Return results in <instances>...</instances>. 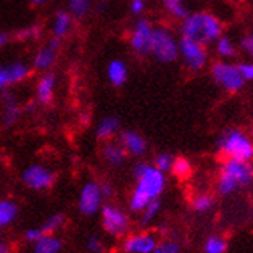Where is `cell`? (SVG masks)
<instances>
[{"instance_id": "d590c367", "label": "cell", "mask_w": 253, "mask_h": 253, "mask_svg": "<svg viewBox=\"0 0 253 253\" xmlns=\"http://www.w3.org/2000/svg\"><path fill=\"white\" fill-rule=\"evenodd\" d=\"M42 236H45V235L41 229H28L27 232H25V239H27L28 243H33V244L39 241Z\"/></svg>"}, {"instance_id": "cb8c5ba5", "label": "cell", "mask_w": 253, "mask_h": 253, "mask_svg": "<svg viewBox=\"0 0 253 253\" xmlns=\"http://www.w3.org/2000/svg\"><path fill=\"white\" fill-rule=\"evenodd\" d=\"M65 224V214L63 213H56L53 216H49L43 225L41 227V230L43 232V235H54L59 229H62V225Z\"/></svg>"}, {"instance_id": "44dd1931", "label": "cell", "mask_w": 253, "mask_h": 253, "mask_svg": "<svg viewBox=\"0 0 253 253\" xmlns=\"http://www.w3.org/2000/svg\"><path fill=\"white\" fill-rule=\"evenodd\" d=\"M71 14L67 11H57L53 19V34L57 39L65 37L71 28Z\"/></svg>"}, {"instance_id": "9a60e30c", "label": "cell", "mask_w": 253, "mask_h": 253, "mask_svg": "<svg viewBox=\"0 0 253 253\" xmlns=\"http://www.w3.org/2000/svg\"><path fill=\"white\" fill-rule=\"evenodd\" d=\"M0 70H2V74H3V79H5L6 86L19 84L23 79H27L28 76H30V71H31V68L27 65V63H23V62L6 63V65L0 67Z\"/></svg>"}, {"instance_id": "83f0119b", "label": "cell", "mask_w": 253, "mask_h": 253, "mask_svg": "<svg viewBox=\"0 0 253 253\" xmlns=\"http://www.w3.org/2000/svg\"><path fill=\"white\" fill-rule=\"evenodd\" d=\"M159 210H161V201H159V199H156V201H153V202H150V204L142 210L141 225H142V227L150 225V222L158 216Z\"/></svg>"}, {"instance_id": "ac0fdd59", "label": "cell", "mask_w": 253, "mask_h": 253, "mask_svg": "<svg viewBox=\"0 0 253 253\" xmlns=\"http://www.w3.org/2000/svg\"><path fill=\"white\" fill-rule=\"evenodd\" d=\"M107 78L113 86H122L128 78V68L119 59L111 60L107 67Z\"/></svg>"}, {"instance_id": "5b68a950", "label": "cell", "mask_w": 253, "mask_h": 253, "mask_svg": "<svg viewBox=\"0 0 253 253\" xmlns=\"http://www.w3.org/2000/svg\"><path fill=\"white\" fill-rule=\"evenodd\" d=\"M150 54H153L159 62L170 63L179 56V42L167 28H155L153 37H151Z\"/></svg>"}, {"instance_id": "4dcf8cb0", "label": "cell", "mask_w": 253, "mask_h": 253, "mask_svg": "<svg viewBox=\"0 0 253 253\" xmlns=\"http://www.w3.org/2000/svg\"><path fill=\"white\" fill-rule=\"evenodd\" d=\"M213 204L214 202H213V198L210 195H199L193 201V209L198 213H206L213 207Z\"/></svg>"}, {"instance_id": "7a4b0ae2", "label": "cell", "mask_w": 253, "mask_h": 253, "mask_svg": "<svg viewBox=\"0 0 253 253\" xmlns=\"http://www.w3.org/2000/svg\"><path fill=\"white\" fill-rule=\"evenodd\" d=\"M222 33V25L218 17L210 12L188 14L182 23V37L196 41L202 45L216 42Z\"/></svg>"}, {"instance_id": "277c9868", "label": "cell", "mask_w": 253, "mask_h": 253, "mask_svg": "<svg viewBox=\"0 0 253 253\" xmlns=\"http://www.w3.org/2000/svg\"><path fill=\"white\" fill-rule=\"evenodd\" d=\"M216 147L219 153L224 155L227 159H238L247 162L253 159V142L241 130L224 131L218 139Z\"/></svg>"}, {"instance_id": "f546056e", "label": "cell", "mask_w": 253, "mask_h": 253, "mask_svg": "<svg viewBox=\"0 0 253 253\" xmlns=\"http://www.w3.org/2000/svg\"><path fill=\"white\" fill-rule=\"evenodd\" d=\"M171 171L178 176V178H187L192 171V167H190V162L184 158H179V159H174L173 161V167H171Z\"/></svg>"}, {"instance_id": "60d3db41", "label": "cell", "mask_w": 253, "mask_h": 253, "mask_svg": "<svg viewBox=\"0 0 253 253\" xmlns=\"http://www.w3.org/2000/svg\"><path fill=\"white\" fill-rule=\"evenodd\" d=\"M100 193H102V198H111L113 195V185L108 182L100 184Z\"/></svg>"}, {"instance_id": "ee69618b", "label": "cell", "mask_w": 253, "mask_h": 253, "mask_svg": "<svg viewBox=\"0 0 253 253\" xmlns=\"http://www.w3.org/2000/svg\"><path fill=\"white\" fill-rule=\"evenodd\" d=\"M6 86L5 84V79H3V74H2V70H0V90H3V88Z\"/></svg>"}, {"instance_id": "8d00e7d4", "label": "cell", "mask_w": 253, "mask_h": 253, "mask_svg": "<svg viewBox=\"0 0 253 253\" xmlns=\"http://www.w3.org/2000/svg\"><path fill=\"white\" fill-rule=\"evenodd\" d=\"M241 48L244 49V53H247L250 57H253V34L246 36L241 41Z\"/></svg>"}, {"instance_id": "2e32d148", "label": "cell", "mask_w": 253, "mask_h": 253, "mask_svg": "<svg viewBox=\"0 0 253 253\" xmlns=\"http://www.w3.org/2000/svg\"><path fill=\"white\" fill-rule=\"evenodd\" d=\"M54 88H56V74L54 73L42 74V78L37 82V88H36L37 102L42 105H48L53 100Z\"/></svg>"}, {"instance_id": "836d02e7", "label": "cell", "mask_w": 253, "mask_h": 253, "mask_svg": "<svg viewBox=\"0 0 253 253\" xmlns=\"http://www.w3.org/2000/svg\"><path fill=\"white\" fill-rule=\"evenodd\" d=\"M86 249L90 253H105V246L104 243L96 235H91L86 239Z\"/></svg>"}, {"instance_id": "52a82bcc", "label": "cell", "mask_w": 253, "mask_h": 253, "mask_svg": "<svg viewBox=\"0 0 253 253\" xmlns=\"http://www.w3.org/2000/svg\"><path fill=\"white\" fill-rule=\"evenodd\" d=\"M211 76L216 84H219L224 90L227 91H238L241 90L244 85V79L241 73H239L238 67L230 65V63H224V62H218L211 67Z\"/></svg>"}, {"instance_id": "ab89813d", "label": "cell", "mask_w": 253, "mask_h": 253, "mask_svg": "<svg viewBox=\"0 0 253 253\" xmlns=\"http://www.w3.org/2000/svg\"><path fill=\"white\" fill-rule=\"evenodd\" d=\"M130 9L133 14H141V12H144L145 9V0H131V3H130Z\"/></svg>"}, {"instance_id": "484cf974", "label": "cell", "mask_w": 253, "mask_h": 253, "mask_svg": "<svg viewBox=\"0 0 253 253\" xmlns=\"http://www.w3.org/2000/svg\"><path fill=\"white\" fill-rule=\"evenodd\" d=\"M164 6L176 19H185L188 16V11L184 5V0H164Z\"/></svg>"}, {"instance_id": "ba28073f", "label": "cell", "mask_w": 253, "mask_h": 253, "mask_svg": "<svg viewBox=\"0 0 253 253\" xmlns=\"http://www.w3.org/2000/svg\"><path fill=\"white\" fill-rule=\"evenodd\" d=\"M179 54L182 56L185 65L193 71L204 68L207 62L206 46L196 41L187 39V37H182L179 42Z\"/></svg>"}, {"instance_id": "e0dca14e", "label": "cell", "mask_w": 253, "mask_h": 253, "mask_svg": "<svg viewBox=\"0 0 253 253\" xmlns=\"http://www.w3.org/2000/svg\"><path fill=\"white\" fill-rule=\"evenodd\" d=\"M2 102H3V115H2L3 125L5 126L14 125L20 118V107L17 104L14 94L9 91H5L2 94Z\"/></svg>"}, {"instance_id": "e575fe53", "label": "cell", "mask_w": 253, "mask_h": 253, "mask_svg": "<svg viewBox=\"0 0 253 253\" xmlns=\"http://www.w3.org/2000/svg\"><path fill=\"white\" fill-rule=\"evenodd\" d=\"M238 70L244 81H253V63H241L238 65Z\"/></svg>"}, {"instance_id": "603a6c76", "label": "cell", "mask_w": 253, "mask_h": 253, "mask_svg": "<svg viewBox=\"0 0 253 253\" xmlns=\"http://www.w3.org/2000/svg\"><path fill=\"white\" fill-rule=\"evenodd\" d=\"M17 218V204L9 199L0 201V227H6Z\"/></svg>"}, {"instance_id": "7bdbcfd3", "label": "cell", "mask_w": 253, "mask_h": 253, "mask_svg": "<svg viewBox=\"0 0 253 253\" xmlns=\"http://www.w3.org/2000/svg\"><path fill=\"white\" fill-rule=\"evenodd\" d=\"M0 253H11V250H9V247L6 244L0 243Z\"/></svg>"}, {"instance_id": "6da1fadb", "label": "cell", "mask_w": 253, "mask_h": 253, "mask_svg": "<svg viewBox=\"0 0 253 253\" xmlns=\"http://www.w3.org/2000/svg\"><path fill=\"white\" fill-rule=\"evenodd\" d=\"M166 173L159 171L153 166H150L139 179H136V187L130 198V210L142 211L150 202L159 199L164 188H166Z\"/></svg>"}, {"instance_id": "74e56055", "label": "cell", "mask_w": 253, "mask_h": 253, "mask_svg": "<svg viewBox=\"0 0 253 253\" xmlns=\"http://www.w3.org/2000/svg\"><path fill=\"white\" fill-rule=\"evenodd\" d=\"M37 34H39V28L36 27H30V28H27V30H22L20 33H19V37L20 39H34V37H37Z\"/></svg>"}, {"instance_id": "f1b7e54d", "label": "cell", "mask_w": 253, "mask_h": 253, "mask_svg": "<svg viewBox=\"0 0 253 253\" xmlns=\"http://www.w3.org/2000/svg\"><path fill=\"white\" fill-rule=\"evenodd\" d=\"M216 51L222 57H233L236 54V48L230 39H227V37H219L216 41Z\"/></svg>"}, {"instance_id": "bcb514c9", "label": "cell", "mask_w": 253, "mask_h": 253, "mask_svg": "<svg viewBox=\"0 0 253 253\" xmlns=\"http://www.w3.org/2000/svg\"><path fill=\"white\" fill-rule=\"evenodd\" d=\"M27 110H28V111H33V110H34V104H30V105L27 107Z\"/></svg>"}, {"instance_id": "8fae6325", "label": "cell", "mask_w": 253, "mask_h": 253, "mask_svg": "<svg viewBox=\"0 0 253 253\" xmlns=\"http://www.w3.org/2000/svg\"><path fill=\"white\" fill-rule=\"evenodd\" d=\"M102 193H100V185L94 181L86 182L79 195V210L85 216H90V214H94L99 207L100 202H102Z\"/></svg>"}, {"instance_id": "4fadbf2b", "label": "cell", "mask_w": 253, "mask_h": 253, "mask_svg": "<svg viewBox=\"0 0 253 253\" xmlns=\"http://www.w3.org/2000/svg\"><path fill=\"white\" fill-rule=\"evenodd\" d=\"M158 246V241L150 233H139L128 236L124 243L125 253H151Z\"/></svg>"}, {"instance_id": "f35d334b", "label": "cell", "mask_w": 253, "mask_h": 253, "mask_svg": "<svg viewBox=\"0 0 253 253\" xmlns=\"http://www.w3.org/2000/svg\"><path fill=\"white\" fill-rule=\"evenodd\" d=\"M148 167H150V164H147V162H137L136 166L133 167V178L134 179H139L145 173V170Z\"/></svg>"}, {"instance_id": "f6af8a7d", "label": "cell", "mask_w": 253, "mask_h": 253, "mask_svg": "<svg viewBox=\"0 0 253 253\" xmlns=\"http://www.w3.org/2000/svg\"><path fill=\"white\" fill-rule=\"evenodd\" d=\"M31 2H33L34 5H42L43 2H46V0H31Z\"/></svg>"}, {"instance_id": "3957f363", "label": "cell", "mask_w": 253, "mask_h": 253, "mask_svg": "<svg viewBox=\"0 0 253 253\" xmlns=\"http://www.w3.org/2000/svg\"><path fill=\"white\" fill-rule=\"evenodd\" d=\"M253 181V167L247 161L227 159L219 173L218 192L222 196H229L235 193L238 188L249 187Z\"/></svg>"}, {"instance_id": "1f68e13d", "label": "cell", "mask_w": 253, "mask_h": 253, "mask_svg": "<svg viewBox=\"0 0 253 253\" xmlns=\"http://www.w3.org/2000/svg\"><path fill=\"white\" fill-rule=\"evenodd\" d=\"M173 158H171V155H169V153H161V155H158L156 156V159H155V169H158L159 171H162V173H167V171H171V167H173Z\"/></svg>"}, {"instance_id": "8992f818", "label": "cell", "mask_w": 253, "mask_h": 253, "mask_svg": "<svg viewBox=\"0 0 253 253\" xmlns=\"http://www.w3.org/2000/svg\"><path fill=\"white\" fill-rule=\"evenodd\" d=\"M102 227L108 235L121 238L130 229V218L119 207L105 204L102 207Z\"/></svg>"}, {"instance_id": "9c48e42d", "label": "cell", "mask_w": 253, "mask_h": 253, "mask_svg": "<svg viewBox=\"0 0 253 253\" xmlns=\"http://www.w3.org/2000/svg\"><path fill=\"white\" fill-rule=\"evenodd\" d=\"M153 30H155V27L147 19H139L134 23V28L130 36V45L137 56L150 54V45H151V37H153Z\"/></svg>"}, {"instance_id": "d6986e66", "label": "cell", "mask_w": 253, "mask_h": 253, "mask_svg": "<svg viewBox=\"0 0 253 253\" xmlns=\"http://www.w3.org/2000/svg\"><path fill=\"white\" fill-rule=\"evenodd\" d=\"M102 158L107 161V164H110L111 167H119L125 162L126 151L121 144L108 142L102 148Z\"/></svg>"}, {"instance_id": "7402d4cb", "label": "cell", "mask_w": 253, "mask_h": 253, "mask_svg": "<svg viewBox=\"0 0 253 253\" xmlns=\"http://www.w3.org/2000/svg\"><path fill=\"white\" fill-rule=\"evenodd\" d=\"M62 241L54 235H45L34 243V253H59Z\"/></svg>"}, {"instance_id": "d6a6232c", "label": "cell", "mask_w": 253, "mask_h": 253, "mask_svg": "<svg viewBox=\"0 0 253 253\" xmlns=\"http://www.w3.org/2000/svg\"><path fill=\"white\" fill-rule=\"evenodd\" d=\"M181 252V246L176 241H164L161 244L156 246V249L151 253H179Z\"/></svg>"}, {"instance_id": "30bf717a", "label": "cell", "mask_w": 253, "mask_h": 253, "mask_svg": "<svg viewBox=\"0 0 253 253\" xmlns=\"http://www.w3.org/2000/svg\"><path fill=\"white\" fill-rule=\"evenodd\" d=\"M22 182L33 190H48L56 182V174L43 166L34 164L22 173Z\"/></svg>"}, {"instance_id": "b9f144b4", "label": "cell", "mask_w": 253, "mask_h": 253, "mask_svg": "<svg viewBox=\"0 0 253 253\" xmlns=\"http://www.w3.org/2000/svg\"><path fill=\"white\" fill-rule=\"evenodd\" d=\"M8 41H9V34L8 33H0V48L5 46Z\"/></svg>"}, {"instance_id": "4316f807", "label": "cell", "mask_w": 253, "mask_h": 253, "mask_svg": "<svg viewBox=\"0 0 253 253\" xmlns=\"http://www.w3.org/2000/svg\"><path fill=\"white\" fill-rule=\"evenodd\" d=\"M91 0H68V8H70V14L74 17H85L90 11Z\"/></svg>"}, {"instance_id": "ffe728a7", "label": "cell", "mask_w": 253, "mask_h": 253, "mask_svg": "<svg viewBox=\"0 0 253 253\" xmlns=\"http://www.w3.org/2000/svg\"><path fill=\"white\" fill-rule=\"evenodd\" d=\"M119 125L121 122L116 116H107L99 122L96 128V136L100 141H110V139L118 133Z\"/></svg>"}, {"instance_id": "5bb4252c", "label": "cell", "mask_w": 253, "mask_h": 253, "mask_svg": "<svg viewBox=\"0 0 253 253\" xmlns=\"http://www.w3.org/2000/svg\"><path fill=\"white\" fill-rule=\"evenodd\" d=\"M121 145L125 148L126 153H130L133 156H142L147 151V141L144 139L142 134H139L137 131L133 130H125L119 136Z\"/></svg>"}, {"instance_id": "7c38bea8", "label": "cell", "mask_w": 253, "mask_h": 253, "mask_svg": "<svg viewBox=\"0 0 253 253\" xmlns=\"http://www.w3.org/2000/svg\"><path fill=\"white\" fill-rule=\"evenodd\" d=\"M59 48H60V39L53 37L51 41H48V43L45 46H42L39 51L34 54L33 67L39 71H48L54 65Z\"/></svg>"}, {"instance_id": "d4e9b609", "label": "cell", "mask_w": 253, "mask_h": 253, "mask_svg": "<svg viewBox=\"0 0 253 253\" xmlns=\"http://www.w3.org/2000/svg\"><path fill=\"white\" fill-rule=\"evenodd\" d=\"M225 250H227V243L224 238L218 235L207 238V241L204 244V253H225Z\"/></svg>"}]
</instances>
